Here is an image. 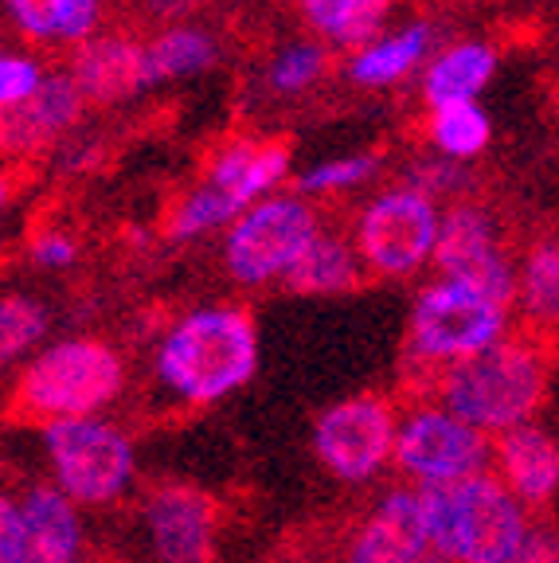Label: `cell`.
Returning <instances> with one entry per match:
<instances>
[{"mask_svg":"<svg viewBox=\"0 0 559 563\" xmlns=\"http://www.w3.org/2000/svg\"><path fill=\"white\" fill-rule=\"evenodd\" d=\"M438 228L442 220L435 200L423 188H399L376 196L360 211L352 243L368 271H376L380 278H407L435 255Z\"/></svg>","mask_w":559,"mask_h":563,"instance_id":"ba28073f","label":"cell"},{"mask_svg":"<svg viewBox=\"0 0 559 563\" xmlns=\"http://www.w3.org/2000/svg\"><path fill=\"white\" fill-rule=\"evenodd\" d=\"M216 63V44L196 27H168L149 44V67L153 82L157 79H184V75H200Z\"/></svg>","mask_w":559,"mask_h":563,"instance_id":"484cf974","label":"cell"},{"mask_svg":"<svg viewBox=\"0 0 559 563\" xmlns=\"http://www.w3.org/2000/svg\"><path fill=\"white\" fill-rule=\"evenodd\" d=\"M490 118L473 98H454V102L430 106V137L450 157H478L490 145Z\"/></svg>","mask_w":559,"mask_h":563,"instance_id":"cb8c5ba5","label":"cell"},{"mask_svg":"<svg viewBox=\"0 0 559 563\" xmlns=\"http://www.w3.org/2000/svg\"><path fill=\"white\" fill-rule=\"evenodd\" d=\"M294 9L341 47H364L387 16L392 0H294Z\"/></svg>","mask_w":559,"mask_h":563,"instance_id":"7402d4cb","label":"cell"},{"mask_svg":"<svg viewBox=\"0 0 559 563\" xmlns=\"http://www.w3.org/2000/svg\"><path fill=\"white\" fill-rule=\"evenodd\" d=\"M40 67H35V59H28V55H4V63H0V102H4V110H17L20 102H28V98L40 90Z\"/></svg>","mask_w":559,"mask_h":563,"instance_id":"4dcf8cb0","label":"cell"},{"mask_svg":"<svg viewBox=\"0 0 559 563\" xmlns=\"http://www.w3.org/2000/svg\"><path fill=\"white\" fill-rule=\"evenodd\" d=\"M32 258L40 266H70V263H75V243H70L67 235H55V231H47V235H40L32 243Z\"/></svg>","mask_w":559,"mask_h":563,"instance_id":"836d02e7","label":"cell"},{"mask_svg":"<svg viewBox=\"0 0 559 563\" xmlns=\"http://www.w3.org/2000/svg\"><path fill=\"white\" fill-rule=\"evenodd\" d=\"M239 216H243V208H239L228 192H219L211 180H204L200 188H193V192L173 208V216L165 220V235L193 239V235H204V231H216L219 223L239 220Z\"/></svg>","mask_w":559,"mask_h":563,"instance_id":"4316f807","label":"cell"},{"mask_svg":"<svg viewBox=\"0 0 559 563\" xmlns=\"http://www.w3.org/2000/svg\"><path fill=\"white\" fill-rule=\"evenodd\" d=\"M44 333H47L44 306L24 298V294H9L4 306H0V356H4V361H17L20 352L32 349Z\"/></svg>","mask_w":559,"mask_h":563,"instance_id":"83f0119b","label":"cell"},{"mask_svg":"<svg viewBox=\"0 0 559 563\" xmlns=\"http://www.w3.org/2000/svg\"><path fill=\"white\" fill-rule=\"evenodd\" d=\"M395 411L380 396H352L321 411L314 450L321 466L341 482H368L395 457Z\"/></svg>","mask_w":559,"mask_h":563,"instance_id":"9c48e42d","label":"cell"},{"mask_svg":"<svg viewBox=\"0 0 559 563\" xmlns=\"http://www.w3.org/2000/svg\"><path fill=\"white\" fill-rule=\"evenodd\" d=\"M435 263L446 278L465 282L473 290L497 298L501 306H508L520 294V282H516L513 266H508L497 228L473 203H454V208L446 211L435 243Z\"/></svg>","mask_w":559,"mask_h":563,"instance_id":"8fae6325","label":"cell"},{"mask_svg":"<svg viewBox=\"0 0 559 563\" xmlns=\"http://www.w3.org/2000/svg\"><path fill=\"white\" fill-rule=\"evenodd\" d=\"M321 235L317 211L302 196H274V200L251 203L231 223L228 235V271L243 286L286 278L289 266L306 255L309 243Z\"/></svg>","mask_w":559,"mask_h":563,"instance_id":"52a82bcc","label":"cell"},{"mask_svg":"<svg viewBox=\"0 0 559 563\" xmlns=\"http://www.w3.org/2000/svg\"><path fill=\"white\" fill-rule=\"evenodd\" d=\"M259 368V333L243 306H208L180 317L157 352L161 384L184 404H216Z\"/></svg>","mask_w":559,"mask_h":563,"instance_id":"6da1fadb","label":"cell"},{"mask_svg":"<svg viewBox=\"0 0 559 563\" xmlns=\"http://www.w3.org/2000/svg\"><path fill=\"white\" fill-rule=\"evenodd\" d=\"M83 106H87V95L75 82V75L44 79L28 102H20L17 110H4V145H9V153L35 150V145L59 137L63 130H70L83 118Z\"/></svg>","mask_w":559,"mask_h":563,"instance_id":"ac0fdd59","label":"cell"},{"mask_svg":"<svg viewBox=\"0 0 559 563\" xmlns=\"http://www.w3.org/2000/svg\"><path fill=\"white\" fill-rule=\"evenodd\" d=\"M520 306L533 321H559V239L544 235L528 246L520 274Z\"/></svg>","mask_w":559,"mask_h":563,"instance_id":"d4e9b609","label":"cell"},{"mask_svg":"<svg viewBox=\"0 0 559 563\" xmlns=\"http://www.w3.org/2000/svg\"><path fill=\"white\" fill-rule=\"evenodd\" d=\"M423 552H430L423 493L392 489L349 537L344 563H415Z\"/></svg>","mask_w":559,"mask_h":563,"instance_id":"4fadbf2b","label":"cell"},{"mask_svg":"<svg viewBox=\"0 0 559 563\" xmlns=\"http://www.w3.org/2000/svg\"><path fill=\"white\" fill-rule=\"evenodd\" d=\"M505 309L497 298L458 278H442L419 294L407 329V361L442 376L450 364L490 349L505 336Z\"/></svg>","mask_w":559,"mask_h":563,"instance_id":"5b68a950","label":"cell"},{"mask_svg":"<svg viewBox=\"0 0 559 563\" xmlns=\"http://www.w3.org/2000/svg\"><path fill=\"white\" fill-rule=\"evenodd\" d=\"M427 47H430V27L415 24V27H407V32L392 35V40L360 47L349 75L357 82H364V87H387V82H399L412 67H419Z\"/></svg>","mask_w":559,"mask_h":563,"instance_id":"603a6c76","label":"cell"},{"mask_svg":"<svg viewBox=\"0 0 559 563\" xmlns=\"http://www.w3.org/2000/svg\"><path fill=\"white\" fill-rule=\"evenodd\" d=\"M556 118H559V87H556Z\"/></svg>","mask_w":559,"mask_h":563,"instance_id":"8d00e7d4","label":"cell"},{"mask_svg":"<svg viewBox=\"0 0 559 563\" xmlns=\"http://www.w3.org/2000/svg\"><path fill=\"white\" fill-rule=\"evenodd\" d=\"M75 505L79 501L67 497L59 485H32L20 497V517H24L20 563H79L83 525Z\"/></svg>","mask_w":559,"mask_h":563,"instance_id":"9a60e30c","label":"cell"},{"mask_svg":"<svg viewBox=\"0 0 559 563\" xmlns=\"http://www.w3.org/2000/svg\"><path fill=\"white\" fill-rule=\"evenodd\" d=\"M380 165L376 153H357V157H344V161H325V165L309 168L302 180H297V192L306 196H325V192H337V188H352L360 185L364 176H372Z\"/></svg>","mask_w":559,"mask_h":563,"instance_id":"f1b7e54d","label":"cell"},{"mask_svg":"<svg viewBox=\"0 0 559 563\" xmlns=\"http://www.w3.org/2000/svg\"><path fill=\"white\" fill-rule=\"evenodd\" d=\"M70 75L83 87L87 102L95 106H114L133 98L141 87L153 82V67H149V47L138 40L118 32L90 35L83 44H75L70 55Z\"/></svg>","mask_w":559,"mask_h":563,"instance_id":"5bb4252c","label":"cell"},{"mask_svg":"<svg viewBox=\"0 0 559 563\" xmlns=\"http://www.w3.org/2000/svg\"><path fill=\"white\" fill-rule=\"evenodd\" d=\"M415 563H458V560H450V555H442L438 548H430V552H423Z\"/></svg>","mask_w":559,"mask_h":563,"instance_id":"d590c367","label":"cell"},{"mask_svg":"<svg viewBox=\"0 0 559 563\" xmlns=\"http://www.w3.org/2000/svg\"><path fill=\"white\" fill-rule=\"evenodd\" d=\"M289 168V141H246L235 137L228 145H219L216 157H211V168L204 180L219 188V192H228L239 208H251L266 188H274L286 176Z\"/></svg>","mask_w":559,"mask_h":563,"instance_id":"e0dca14e","label":"cell"},{"mask_svg":"<svg viewBox=\"0 0 559 563\" xmlns=\"http://www.w3.org/2000/svg\"><path fill=\"white\" fill-rule=\"evenodd\" d=\"M321 67H325V52H321V47H314V44L294 47V52H286L278 63H274L271 82L278 90H286V95H294V90H306L309 82L321 75Z\"/></svg>","mask_w":559,"mask_h":563,"instance_id":"f546056e","label":"cell"},{"mask_svg":"<svg viewBox=\"0 0 559 563\" xmlns=\"http://www.w3.org/2000/svg\"><path fill=\"white\" fill-rule=\"evenodd\" d=\"M497 67V52L490 44H458L446 55L430 63L427 79H423V95L427 106L454 102V98H473L485 82L493 79Z\"/></svg>","mask_w":559,"mask_h":563,"instance_id":"44dd1931","label":"cell"},{"mask_svg":"<svg viewBox=\"0 0 559 563\" xmlns=\"http://www.w3.org/2000/svg\"><path fill=\"white\" fill-rule=\"evenodd\" d=\"M24 552V517H20L17 497L0 501V563H20Z\"/></svg>","mask_w":559,"mask_h":563,"instance_id":"1f68e13d","label":"cell"},{"mask_svg":"<svg viewBox=\"0 0 559 563\" xmlns=\"http://www.w3.org/2000/svg\"><path fill=\"white\" fill-rule=\"evenodd\" d=\"M501 482L525 505H544L559 493V442L548 431L520 422L497 434Z\"/></svg>","mask_w":559,"mask_h":563,"instance_id":"2e32d148","label":"cell"},{"mask_svg":"<svg viewBox=\"0 0 559 563\" xmlns=\"http://www.w3.org/2000/svg\"><path fill=\"white\" fill-rule=\"evenodd\" d=\"M219 505L196 485H157L145 501V532L161 563H211Z\"/></svg>","mask_w":559,"mask_h":563,"instance_id":"7c38bea8","label":"cell"},{"mask_svg":"<svg viewBox=\"0 0 559 563\" xmlns=\"http://www.w3.org/2000/svg\"><path fill=\"white\" fill-rule=\"evenodd\" d=\"M430 548L458 563H508L525 544V501L485 470L454 482L419 485Z\"/></svg>","mask_w":559,"mask_h":563,"instance_id":"7a4b0ae2","label":"cell"},{"mask_svg":"<svg viewBox=\"0 0 559 563\" xmlns=\"http://www.w3.org/2000/svg\"><path fill=\"white\" fill-rule=\"evenodd\" d=\"M395 466L419 485L454 482L490 466L485 431L465 422L450 407H419L399 422Z\"/></svg>","mask_w":559,"mask_h":563,"instance_id":"30bf717a","label":"cell"},{"mask_svg":"<svg viewBox=\"0 0 559 563\" xmlns=\"http://www.w3.org/2000/svg\"><path fill=\"white\" fill-rule=\"evenodd\" d=\"M360 258L357 243H344V239H332V235H317L309 243V251L289 266L286 274V290L289 294H344V290H357L360 286Z\"/></svg>","mask_w":559,"mask_h":563,"instance_id":"d6986e66","label":"cell"},{"mask_svg":"<svg viewBox=\"0 0 559 563\" xmlns=\"http://www.w3.org/2000/svg\"><path fill=\"white\" fill-rule=\"evenodd\" d=\"M508 563H559V532L551 528H528L525 544L516 548Z\"/></svg>","mask_w":559,"mask_h":563,"instance_id":"d6a6232c","label":"cell"},{"mask_svg":"<svg viewBox=\"0 0 559 563\" xmlns=\"http://www.w3.org/2000/svg\"><path fill=\"white\" fill-rule=\"evenodd\" d=\"M544 391H548V364L544 352L525 336H501L490 349L450 364L438 376L442 407L485 434L528 422L544 404Z\"/></svg>","mask_w":559,"mask_h":563,"instance_id":"3957f363","label":"cell"},{"mask_svg":"<svg viewBox=\"0 0 559 563\" xmlns=\"http://www.w3.org/2000/svg\"><path fill=\"white\" fill-rule=\"evenodd\" d=\"M17 27L35 44H83L98 27V0H9Z\"/></svg>","mask_w":559,"mask_h":563,"instance_id":"ffe728a7","label":"cell"},{"mask_svg":"<svg viewBox=\"0 0 559 563\" xmlns=\"http://www.w3.org/2000/svg\"><path fill=\"white\" fill-rule=\"evenodd\" d=\"M125 384V364L95 336H75L35 356L17 379V411L35 422L83 419L114 404Z\"/></svg>","mask_w":559,"mask_h":563,"instance_id":"277c9868","label":"cell"},{"mask_svg":"<svg viewBox=\"0 0 559 563\" xmlns=\"http://www.w3.org/2000/svg\"><path fill=\"white\" fill-rule=\"evenodd\" d=\"M44 446L52 457L55 485L79 505H110L130 489L133 442L95 415L47 422Z\"/></svg>","mask_w":559,"mask_h":563,"instance_id":"8992f818","label":"cell"},{"mask_svg":"<svg viewBox=\"0 0 559 563\" xmlns=\"http://www.w3.org/2000/svg\"><path fill=\"white\" fill-rule=\"evenodd\" d=\"M153 4V9L161 12H176V9H188V0H145V9Z\"/></svg>","mask_w":559,"mask_h":563,"instance_id":"e575fe53","label":"cell"}]
</instances>
